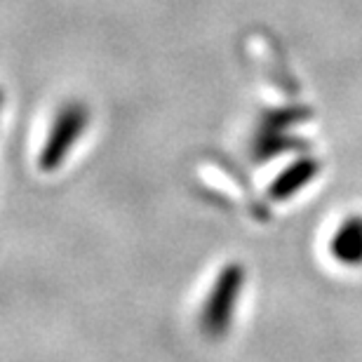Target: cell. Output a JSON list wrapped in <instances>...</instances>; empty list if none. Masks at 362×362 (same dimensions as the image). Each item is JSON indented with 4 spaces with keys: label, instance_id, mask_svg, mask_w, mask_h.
I'll return each instance as SVG.
<instances>
[{
    "label": "cell",
    "instance_id": "obj_1",
    "mask_svg": "<svg viewBox=\"0 0 362 362\" xmlns=\"http://www.w3.org/2000/svg\"><path fill=\"white\" fill-rule=\"evenodd\" d=\"M245 287V271L243 266L228 264L226 269L216 275L214 287L209 289V296L200 313V329L209 339H221L233 322V313L238 306V296Z\"/></svg>",
    "mask_w": 362,
    "mask_h": 362
},
{
    "label": "cell",
    "instance_id": "obj_2",
    "mask_svg": "<svg viewBox=\"0 0 362 362\" xmlns=\"http://www.w3.org/2000/svg\"><path fill=\"white\" fill-rule=\"evenodd\" d=\"M90 122V111L83 101H69L57 111L52 127L47 132V139L40 151V170L54 172L64 163V158L71 153L78 139L83 136L85 127Z\"/></svg>",
    "mask_w": 362,
    "mask_h": 362
},
{
    "label": "cell",
    "instance_id": "obj_3",
    "mask_svg": "<svg viewBox=\"0 0 362 362\" xmlns=\"http://www.w3.org/2000/svg\"><path fill=\"white\" fill-rule=\"evenodd\" d=\"M320 172V163L313 158H299L296 163L289 165L287 170H282L278 177L273 179V184L269 188V198L271 200H287L294 193H299L308 181H313Z\"/></svg>",
    "mask_w": 362,
    "mask_h": 362
},
{
    "label": "cell",
    "instance_id": "obj_4",
    "mask_svg": "<svg viewBox=\"0 0 362 362\" xmlns=\"http://www.w3.org/2000/svg\"><path fill=\"white\" fill-rule=\"evenodd\" d=\"M332 257L344 266H362V219H349L332 235Z\"/></svg>",
    "mask_w": 362,
    "mask_h": 362
},
{
    "label": "cell",
    "instance_id": "obj_5",
    "mask_svg": "<svg viewBox=\"0 0 362 362\" xmlns=\"http://www.w3.org/2000/svg\"><path fill=\"white\" fill-rule=\"evenodd\" d=\"M296 146H306L301 139H296L287 129H259L252 141V158L255 160H269V158L292 151Z\"/></svg>",
    "mask_w": 362,
    "mask_h": 362
},
{
    "label": "cell",
    "instance_id": "obj_6",
    "mask_svg": "<svg viewBox=\"0 0 362 362\" xmlns=\"http://www.w3.org/2000/svg\"><path fill=\"white\" fill-rule=\"evenodd\" d=\"M310 118V111L303 106H289V108H271L259 120V129H289L296 122Z\"/></svg>",
    "mask_w": 362,
    "mask_h": 362
},
{
    "label": "cell",
    "instance_id": "obj_7",
    "mask_svg": "<svg viewBox=\"0 0 362 362\" xmlns=\"http://www.w3.org/2000/svg\"><path fill=\"white\" fill-rule=\"evenodd\" d=\"M3 101H5V94H3V90H0V108H3Z\"/></svg>",
    "mask_w": 362,
    "mask_h": 362
}]
</instances>
